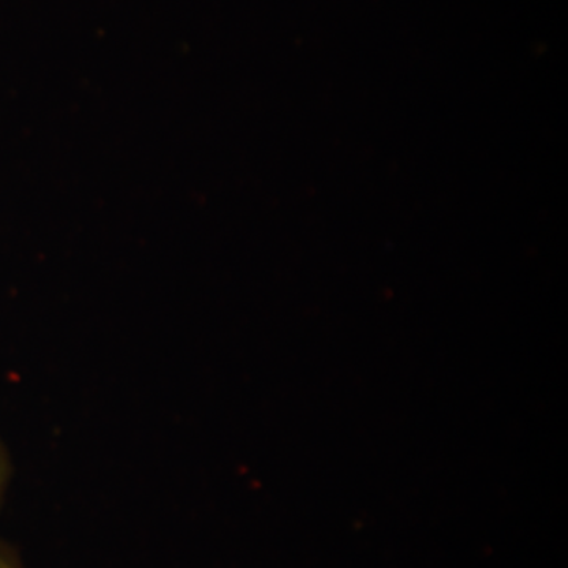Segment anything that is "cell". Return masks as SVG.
Listing matches in <instances>:
<instances>
[{"label": "cell", "mask_w": 568, "mask_h": 568, "mask_svg": "<svg viewBox=\"0 0 568 568\" xmlns=\"http://www.w3.org/2000/svg\"><path fill=\"white\" fill-rule=\"evenodd\" d=\"M11 476H13V463H11L10 452L6 443L0 439V510L9 491Z\"/></svg>", "instance_id": "cell-1"}, {"label": "cell", "mask_w": 568, "mask_h": 568, "mask_svg": "<svg viewBox=\"0 0 568 568\" xmlns=\"http://www.w3.org/2000/svg\"><path fill=\"white\" fill-rule=\"evenodd\" d=\"M0 568H26L18 549L0 538Z\"/></svg>", "instance_id": "cell-2"}]
</instances>
